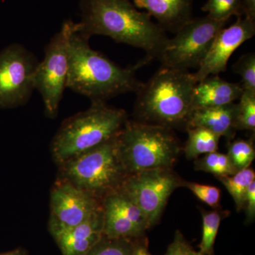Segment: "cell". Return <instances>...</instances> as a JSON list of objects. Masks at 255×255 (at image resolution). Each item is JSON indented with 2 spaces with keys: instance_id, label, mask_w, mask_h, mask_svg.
I'll use <instances>...</instances> for the list:
<instances>
[{
  "instance_id": "14",
  "label": "cell",
  "mask_w": 255,
  "mask_h": 255,
  "mask_svg": "<svg viewBox=\"0 0 255 255\" xmlns=\"http://www.w3.org/2000/svg\"><path fill=\"white\" fill-rule=\"evenodd\" d=\"M102 209L85 222L68 228H50L48 231L62 255H87L103 236Z\"/></svg>"
},
{
  "instance_id": "11",
  "label": "cell",
  "mask_w": 255,
  "mask_h": 255,
  "mask_svg": "<svg viewBox=\"0 0 255 255\" xmlns=\"http://www.w3.org/2000/svg\"><path fill=\"white\" fill-rule=\"evenodd\" d=\"M48 228L75 227L102 209V201L70 182L57 179L50 196Z\"/></svg>"
},
{
  "instance_id": "19",
  "label": "cell",
  "mask_w": 255,
  "mask_h": 255,
  "mask_svg": "<svg viewBox=\"0 0 255 255\" xmlns=\"http://www.w3.org/2000/svg\"><path fill=\"white\" fill-rule=\"evenodd\" d=\"M218 179L232 196L238 211L243 210L247 189L250 184L255 181V173L253 169L247 167L238 171L233 175L218 177Z\"/></svg>"
},
{
  "instance_id": "20",
  "label": "cell",
  "mask_w": 255,
  "mask_h": 255,
  "mask_svg": "<svg viewBox=\"0 0 255 255\" xmlns=\"http://www.w3.org/2000/svg\"><path fill=\"white\" fill-rule=\"evenodd\" d=\"M195 169L214 174L216 177L233 175L238 172L227 154L221 153L217 151L196 159Z\"/></svg>"
},
{
  "instance_id": "31",
  "label": "cell",
  "mask_w": 255,
  "mask_h": 255,
  "mask_svg": "<svg viewBox=\"0 0 255 255\" xmlns=\"http://www.w3.org/2000/svg\"><path fill=\"white\" fill-rule=\"evenodd\" d=\"M244 16L255 21V0H242Z\"/></svg>"
},
{
  "instance_id": "28",
  "label": "cell",
  "mask_w": 255,
  "mask_h": 255,
  "mask_svg": "<svg viewBox=\"0 0 255 255\" xmlns=\"http://www.w3.org/2000/svg\"><path fill=\"white\" fill-rule=\"evenodd\" d=\"M164 255H204L196 251L188 243L186 238L179 231L174 233L173 241L169 245Z\"/></svg>"
},
{
  "instance_id": "29",
  "label": "cell",
  "mask_w": 255,
  "mask_h": 255,
  "mask_svg": "<svg viewBox=\"0 0 255 255\" xmlns=\"http://www.w3.org/2000/svg\"><path fill=\"white\" fill-rule=\"evenodd\" d=\"M243 209L246 210L247 222H253L255 218V181L247 189Z\"/></svg>"
},
{
  "instance_id": "12",
  "label": "cell",
  "mask_w": 255,
  "mask_h": 255,
  "mask_svg": "<svg viewBox=\"0 0 255 255\" xmlns=\"http://www.w3.org/2000/svg\"><path fill=\"white\" fill-rule=\"evenodd\" d=\"M102 207L107 237L138 239L150 228L140 208L121 189L105 196Z\"/></svg>"
},
{
  "instance_id": "10",
  "label": "cell",
  "mask_w": 255,
  "mask_h": 255,
  "mask_svg": "<svg viewBox=\"0 0 255 255\" xmlns=\"http://www.w3.org/2000/svg\"><path fill=\"white\" fill-rule=\"evenodd\" d=\"M182 182L172 168L147 169L129 175L121 189L140 208L151 228L158 222L169 196Z\"/></svg>"
},
{
  "instance_id": "26",
  "label": "cell",
  "mask_w": 255,
  "mask_h": 255,
  "mask_svg": "<svg viewBox=\"0 0 255 255\" xmlns=\"http://www.w3.org/2000/svg\"><path fill=\"white\" fill-rule=\"evenodd\" d=\"M233 69L235 73L241 76L243 91L255 93V53L251 52L242 55L233 65Z\"/></svg>"
},
{
  "instance_id": "7",
  "label": "cell",
  "mask_w": 255,
  "mask_h": 255,
  "mask_svg": "<svg viewBox=\"0 0 255 255\" xmlns=\"http://www.w3.org/2000/svg\"><path fill=\"white\" fill-rule=\"evenodd\" d=\"M75 23L65 20L59 31L53 36L44 50V58L39 61L34 76L35 90L41 95L44 112L54 119L67 88L69 71L68 43Z\"/></svg>"
},
{
  "instance_id": "15",
  "label": "cell",
  "mask_w": 255,
  "mask_h": 255,
  "mask_svg": "<svg viewBox=\"0 0 255 255\" xmlns=\"http://www.w3.org/2000/svg\"><path fill=\"white\" fill-rule=\"evenodd\" d=\"M145 10L164 31L176 33L193 18L194 0H129Z\"/></svg>"
},
{
  "instance_id": "2",
  "label": "cell",
  "mask_w": 255,
  "mask_h": 255,
  "mask_svg": "<svg viewBox=\"0 0 255 255\" xmlns=\"http://www.w3.org/2000/svg\"><path fill=\"white\" fill-rule=\"evenodd\" d=\"M89 41L90 38L78 32L75 22L69 38L67 88L92 102H107L119 95L135 93L142 83L136 72L150 60L144 58L135 65L122 68L92 49Z\"/></svg>"
},
{
  "instance_id": "17",
  "label": "cell",
  "mask_w": 255,
  "mask_h": 255,
  "mask_svg": "<svg viewBox=\"0 0 255 255\" xmlns=\"http://www.w3.org/2000/svg\"><path fill=\"white\" fill-rule=\"evenodd\" d=\"M237 103L196 109L191 112L187 127H200L208 129L219 137L232 139L238 130Z\"/></svg>"
},
{
  "instance_id": "1",
  "label": "cell",
  "mask_w": 255,
  "mask_h": 255,
  "mask_svg": "<svg viewBox=\"0 0 255 255\" xmlns=\"http://www.w3.org/2000/svg\"><path fill=\"white\" fill-rule=\"evenodd\" d=\"M78 31L91 38L110 37L117 43L140 48L145 58L158 60L169 37L145 11L129 0H80Z\"/></svg>"
},
{
  "instance_id": "13",
  "label": "cell",
  "mask_w": 255,
  "mask_h": 255,
  "mask_svg": "<svg viewBox=\"0 0 255 255\" xmlns=\"http://www.w3.org/2000/svg\"><path fill=\"white\" fill-rule=\"evenodd\" d=\"M255 34V21L246 16L237 17L236 22L221 30L197 71L196 82L210 75L226 72L228 60L235 51Z\"/></svg>"
},
{
  "instance_id": "32",
  "label": "cell",
  "mask_w": 255,
  "mask_h": 255,
  "mask_svg": "<svg viewBox=\"0 0 255 255\" xmlns=\"http://www.w3.org/2000/svg\"><path fill=\"white\" fill-rule=\"evenodd\" d=\"M0 255H28V253L23 248H19L6 253H0Z\"/></svg>"
},
{
  "instance_id": "3",
  "label": "cell",
  "mask_w": 255,
  "mask_h": 255,
  "mask_svg": "<svg viewBox=\"0 0 255 255\" xmlns=\"http://www.w3.org/2000/svg\"><path fill=\"white\" fill-rule=\"evenodd\" d=\"M194 73L162 68L135 92L134 121L172 129H186L192 112Z\"/></svg>"
},
{
  "instance_id": "8",
  "label": "cell",
  "mask_w": 255,
  "mask_h": 255,
  "mask_svg": "<svg viewBox=\"0 0 255 255\" xmlns=\"http://www.w3.org/2000/svg\"><path fill=\"white\" fill-rule=\"evenodd\" d=\"M228 21H216L207 15L193 18L169 38L159 60L162 68L189 71L199 69L219 32Z\"/></svg>"
},
{
  "instance_id": "23",
  "label": "cell",
  "mask_w": 255,
  "mask_h": 255,
  "mask_svg": "<svg viewBox=\"0 0 255 255\" xmlns=\"http://www.w3.org/2000/svg\"><path fill=\"white\" fill-rule=\"evenodd\" d=\"M137 241V239L111 238L103 234L87 255H132Z\"/></svg>"
},
{
  "instance_id": "24",
  "label": "cell",
  "mask_w": 255,
  "mask_h": 255,
  "mask_svg": "<svg viewBox=\"0 0 255 255\" xmlns=\"http://www.w3.org/2000/svg\"><path fill=\"white\" fill-rule=\"evenodd\" d=\"M227 155L238 171L249 167L255 157L253 139H239L231 142L228 145Z\"/></svg>"
},
{
  "instance_id": "18",
  "label": "cell",
  "mask_w": 255,
  "mask_h": 255,
  "mask_svg": "<svg viewBox=\"0 0 255 255\" xmlns=\"http://www.w3.org/2000/svg\"><path fill=\"white\" fill-rule=\"evenodd\" d=\"M188 139L184 147L187 159H197L201 155L216 152L219 149L221 137L204 128H189L186 129Z\"/></svg>"
},
{
  "instance_id": "22",
  "label": "cell",
  "mask_w": 255,
  "mask_h": 255,
  "mask_svg": "<svg viewBox=\"0 0 255 255\" xmlns=\"http://www.w3.org/2000/svg\"><path fill=\"white\" fill-rule=\"evenodd\" d=\"M223 216L224 214H221L218 211H202V237L199 251L203 255H214L215 241Z\"/></svg>"
},
{
  "instance_id": "16",
  "label": "cell",
  "mask_w": 255,
  "mask_h": 255,
  "mask_svg": "<svg viewBox=\"0 0 255 255\" xmlns=\"http://www.w3.org/2000/svg\"><path fill=\"white\" fill-rule=\"evenodd\" d=\"M239 84L223 80L219 75H210L198 82L193 90L192 111L222 107L236 103L243 94Z\"/></svg>"
},
{
  "instance_id": "21",
  "label": "cell",
  "mask_w": 255,
  "mask_h": 255,
  "mask_svg": "<svg viewBox=\"0 0 255 255\" xmlns=\"http://www.w3.org/2000/svg\"><path fill=\"white\" fill-rule=\"evenodd\" d=\"M201 9L216 21H228L233 16H244L242 0H207Z\"/></svg>"
},
{
  "instance_id": "9",
  "label": "cell",
  "mask_w": 255,
  "mask_h": 255,
  "mask_svg": "<svg viewBox=\"0 0 255 255\" xmlns=\"http://www.w3.org/2000/svg\"><path fill=\"white\" fill-rule=\"evenodd\" d=\"M39 60L20 43L0 51V110L26 105L35 90L34 76Z\"/></svg>"
},
{
  "instance_id": "6",
  "label": "cell",
  "mask_w": 255,
  "mask_h": 255,
  "mask_svg": "<svg viewBox=\"0 0 255 255\" xmlns=\"http://www.w3.org/2000/svg\"><path fill=\"white\" fill-rule=\"evenodd\" d=\"M117 136L60 164L58 177L102 201L128 177L117 151Z\"/></svg>"
},
{
  "instance_id": "30",
  "label": "cell",
  "mask_w": 255,
  "mask_h": 255,
  "mask_svg": "<svg viewBox=\"0 0 255 255\" xmlns=\"http://www.w3.org/2000/svg\"><path fill=\"white\" fill-rule=\"evenodd\" d=\"M132 255H152L148 250V241L146 236L137 239Z\"/></svg>"
},
{
  "instance_id": "4",
  "label": "cell",
  "mask_w": 255,
  "mask_h": 255,
  "mask_svg": "<svg viewBox=\"0 0 255 255\" xmlns=\"http://www.w3.org/2000/svg\"><path fill=\"white\" fill-rule=\"evenodd\" d=\"M128 120L127 112L107 102H92L88 110L65 119L50 145L57 165L109 141Z\"/></svg>"
},
{
  "instance_id": "27",
  "label": "cell",
  "mask_w": 255,
  "mask_h": 255,
  "mask_svg": "<svg viewBox=\"0 0 255 255\" xmlns=\"http://www.w3.org/2000/svg\"><path fill=\"white\" fill-rule=\"evenodd\" d=\"M182 187L190 189L196 197L212 208L219 207L221 190L214 186L204 185L197 183L183 181Z\"/></svg>"
},
{
  "instance_id": "25",
  "label": "cell",
  "mask_w": 255,
  "mask_h": 255,
  "mask_svg": "<svg viewBox=\"0 0 255 255\" xmlns=\"http://www.w3.org/2000/svg\"><path fill=\"white\" fill-rule=\"evenodd\" d=\"M237 103L238 130H255V93L243 91Z\"/></svg>"
},
{
  "instance_id": "5",
  "label": "cell",
  "mask_w": 255,
  "mask_h": 255,
  "mask_svg": "<svg viewBox=\"0 0 255 255\" xmlns=\"http://www.w3.org/2000/svg\"><path fill=\"white\" fill-rule=\"evenodd\" d=\"M116 139L119 159L128 176L172 168L182 150L172 129L129 119Z\"/></svg>"
}]
</instances>
